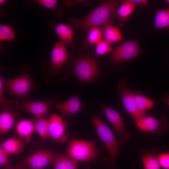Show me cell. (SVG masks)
<instances>
[{
	"label": "cell",
	"mask_w": 169,
	"mask_h": 169,
	"mask_svg": "<svg viewBox=\"0 0 169 169\" xmlns=\"http://www.w3.org/2000/svg\"><path fill=\"white\" fill-rule=\"evenodd\" d=\"M135 5L142 8L146 7L148 3V1L146 0H131Z\"/></svg>",
	"instance_id": "obj_34"
},
{
	"label": "cell",
	"mask_w": 169,
	"mask_h": 169,
	"mask_svg": "<svg viewBox=\"0 0 169 169\" xmlns=\"http://www.w3.org/2000/svg\"><path fill=\"white\" fill-rule=\"evenodd\" d=\"M26 166L23 163H18L14 166L10 164L7 167L9 169H26Z\"/></svg>",
	"instance_id": "obj_35"
},
{
	"label": "cell",
	"mask_w": 169,
	"mask_h": 169,
	"mask_svg": "<svg viewBox=\"0 0 169 169\" xmlns=\"http://www.w3.org/2000/svg\"><path fill=\"white\" fill-rule=\"evenodd\" d=\"M6 1L5 0H0V6H1L3 5L6 2Z\"/></svg>",
	"instance_id": "obj_36"
},
{
	"label": "cell",
	"mask_w": 169,
	"mask_h": 169,
	"mask_svg": "<svg viewBox=\"0 0 169 169\" xmlns=\"http://www.w3.org/2000/svg\"><path fill=\"white\" fill-rule=\"evenodd\" d=\"M122 1L111 0L105 1L82 18L72 19L71 25L75 28L86 32L92 28L112 24L113 21L112 14Z\"/></svg>",
	"instance_id": "obj_1"
},
{
	"label": "cell",
	"mask_w": 169,
	"mask_h": 169,
	"mask_svg": "<svg viewBox=\"0 0 169 169\" xmlns=\"http://www.w3.org/2000/svg\"><path fill=\"white\" fill-rule=\"evenodd\" d=\"M55 30L61 42L67 44L73 43L74 32L71 26L64 23H59L55 26Z\"/></svg>",
	"instance_id": "obj_22"
},
{
	"label": "cell",
	"mask_w": 169,
	"mask_h": 169,
	"mask_svg": "<svg viewBox=\"0 0 169 169\" xmlns=\"http://www.w3.org/2000/svg\"><path fill=\"white\" fill-rule=\"evenodd\" d=\"M4 90L15 96L24 98L29 94L34 83L28 72H24L17 77L4 80Z\"/></svg>",
	"instance_id": "obj_5"
},
{
	"label": "cell",
	"mask_w": 169,
	"mask_h": 169,
	"mask_svg": "<svg viewBox=\"0 0 169 169\" xmlns=\"http://www.w3.org/2000/svg\"><path fill=\"white\" fill-rule=\"evenodd\" d=\"M34 2L47 8L56 11L58 10L57 0H36Z\"/></svg>",
	"instance_id": "obj_30"
},
{
	"label": "cell",
	"mask_w": 169,
	"mask_h": 169,
	"mask_svg": "<svg viewBox=\"0 0 169 169\" xmlns=\"http://www.w3.org/2000/svg\"><path fill=\"white\" fill-rule=\"evenodd\" d=\"M9 154L0 145V165L4 167L8 166L10 164L9 159Z\"/></svg>",
	"instance_id": "obj_32"
},
{
	"label": "cell",
	"mask_w": 169,
	"mask_h": 169,
	"mask_svg": "<svg viewBox=\"0 0 169 169\" xmlns=\"http://www.w3.org/2000/svg\"><path fill=\"white\" fill-rule=\"evenodd\" d=\"M117 90L125 109L136 122L145 115L141 113L137 109L133 96L127 89L125 80L119 83Z\"/></svg>",
	"instance_id": "obj_11"
},
{
	"label": "cell",
	"mask_w": 169,
	"mask_h": 169,
	"mask_svg": "<svg viewBox=\"0 0 169 169\" xmlns=\"http://www.w3.org/2000/svg\"><path fill=\"white\" fill-rule=\"evenodd\" d=\"M9 107L25 111L36 117H44L49 112L53 101L51 100L38 101L12 100H6Z\"/></svg>",
	"instance_id": "obj_6"
},
{
	"label": "cell",
	"mask_w": 169,
	"mask_h": 169,
	"mask_svg": "<svg viewBox=\"0 0 169 169\" xmlns=\"http://www.w3.org/2000/svg\"><path fill=\"white\" fill-rule=\"evenodd\" d=\"M136 6L131 0H123L114 15L121 22H126L135 10Z\"/></svg>",
	"instance_id": "obj_16"
},
{
	"label": "cell",
	"mask_w": 169,
	"mask_h": 169,
	"mask_svg": "<svg viewBox=\"0 0 169 169\" xmlns=\"http://www.w3.org/2000/svg\"><path fill=\"white\" fill-rule=\"evenodd\" d=\"M157 157L161 168L169 169V151L159 153Z\"/></svg>",
	"instance_id": "obj_29"
},
{
	"label": "cell",
	"mask_w": 169,
	"mask_h": 169,
	"mask_svg": "<svg viewBox=\"0 0 169 169\" xmlns=\"http://www.w3.org/2000/svg\"><path fill=\"white\" fill-rule=\"evenodd\" d=\"M91 118L98 136L107 149L110 163L114 165L120 152L121 144L110 129L98 115L92 114Z\"/></svg>",
	"instance_id": "obj_3"
},
{
	"label": "cell",
	"mask_w": 169,
	"mask_h": 169,
	"mask_svg": "<svg viewBox=\"0 0 169 169\" xmlns=\"http://www.w3.org/2000/svg\"><path fill=\"white\" fill-rule=\"evenodd\" d=\"M88 35V40L90 44H96L102 40V30L98 27L91 28L89 31Z\"/></svg>",
	"instance_id": "obj_27"
},
{
	"label": "cell",
	"mask_w": 169,
	"mask_h": 169,
	"mask_svg": "<svg viewBox=\"0 0 169 169\" xmlns=\"http://www.w3.org/2000/svg\"><path fill=\"white\" fill-rule=\"evenodd\" d=\"M129 90L133 96L136 107L141 113L145 115L147 110L153 107L154 102L152 100L143 96L138 91Z\"/></svg>",
	"instance_id": "obj_19"
},
{
	"label": "cell",
	"mask_w": 169,
	"mask_h": 169,
	"mask_svg": "<svg viewBox=\"0 0 169 169\" xmlns=\"http://www.w3.org/2000/svg\"><path fill=\"white\" fill-rule=\"evenodd\" d=\"M103 39L110 43H117L123 40V35L120 30L111 23L103 26L102 29Z\"/></svg>",
	"instance_id": "obj_17"
},
{
	"label": "cell",
	"mask_w": 169,
	"mask_h": 169,
	"mask_svg": "<svg viewBox=\"0 0 169 169\" xmlns=\"http://www.w3.org/2000/svg\"><path fill=\"white\" fill-rule=\"evenodd\" d=\"M16 115L8 109L4 110L0 114V133H6L14 125Z\"/></svg>",
	"instance_id": "obj_21"
},
{
	"label": "cell",
	"mask_w": 169,
	"mask_h": 169,
	"mask_svg": "<svg viewBox=\"0 0 169 169\" xmlns=\"http://www.w3.org/2000/svg\"><path fill=\"white\" fill-rule=\"evenodd\" d=\"M138 128L142 131L161 135L167 130L168 123L166 116L162 115L158 119L148 115H144L136 122Z\"/></svg>",
	"instance_id": "obj_8"
},
{
	"label": "cell",
	"mask_w": 169,
	"mask_h": 169,
	"mask_svg": "<svg viewBox=\"0 0 169 169\" xmlns=\"http://www.w3.org/2000/svg\"><path fill=\"white\" fill-rule=\"evenodd\" d=\"M56 108L63 116H66L81 111L83 109V105L79 97L75 95L65 102L58 104Z\"/></svg>",
	"instance_id": "obj_14"
},
{
	"label": "cell",
	"mask_w": 169,
	"mask_h": 169,
	"mask_svg": "<svg viewBox=\"0 0 169 169\" xmlns=\"http://www.w3.org/2000/svg\"><path fill=\"white\" fill-rule=\"evenodd\" d=\"M16 131L20 138L25 144L29 142L35 130L34 122L31 120L22 119L17 124Z\"/></svg>",
	"instance_id": "obj_15"
},
{
	"label": "cell",
	"mask_w": 169,
	"mask_h": 169,
	"mask_svg": "<svg viewBox=\"0 0 169 169\" xmlns=\"http://www.w3.org/2000/svg\"><path fill=\"white\" fill-rule=\"evenodd\" d=\"M16 37L14 30L10 26L6 24L0 26V41H13Z\"/></svg>",
	"instance_id": "obj_26"
},
{
	"label": "cell",
	"mask_w": 169,
	"mask_h": 169,
	"mask_svg": "<svg viewBox=\"0 0 169 169\" xmlns=\"http://www.w3.org/2000/svg\"><path fill=\"white\" fill-rule=\"evenodd\" d=\"M34 124L35 130L41 137L44 139L50 137L48 119L44 117H36Z\"/></svg>",
	"instance_id": "obj_24"
},
{
	"label": "cell",
	"mask_w": 169,
	"mask_h": 169,
	"mask_svg": "<svg viewBox=\"0 0 169 169\" xmlns=\"http://www.w3.org/2000/svg\"><path fill=\"white\" fill-rule=\"evenodd\" d=\"M90 2L87 0H67L64 1V3L67 6L71 7L76 5L87 4Z\"/></svg>",
	"instance_id": "obj_33"
},
{
	"label": "cell",
	"mask_w": 169,
	"mask_h": 169,
	"mask_svg": "<svg viewBox=\"0 0 169 169\" xmlns=\"http://www.w3.org/2000/svg\"><path fill=\"white\" fill-rule=\"evenodd\" d=\"M154 23V30L163 29L169 33V5L156 11Z\"/></svg>",
	"instance_id": "obj_23"
},
{
	"label": "cell",
	"mask_w": 169,
	"mask_h": 169,
	"mask_svg": "<svg viewBox=\"0 0 169 169\" xmlns=\"http://www.w3.org/2000/svg\"><path fill=\"white\" fill-rule=\"evenodd\" d=\"M98 63L90 56L80 57L76 60L74 65V73L79 81L83 83L94 81L99 72Z\"/></svg>",
	"instance_id": "obj_4"
},
{
	"label": "cell",
	"mask_w": 169,
	"mask_h": 169,
	"mask_svg": "<svg viewBox=\"0 0 169 169\" xmlns=\"http://www.w3.org/2000/svg\"><path fill=\"white\" fill-rule=\"evenodd\" d=\"M165 2L169 5V0H165Z\"/></svg>",
	"instance_id": "obj_38"
},
{
	"label": "cell",
	"mask_w": 169,
	"mask_h": 169,
	"mask_svg": "<svg viewBox=\"0 0 169 169\" xmlns=\"http://www.w3.org/2000/svg\"><path fill=\"white\" fill-rule=\"evenodd\" d=\"M4 79L0 76V104L1 109L4 110L9 109V107L8 106L6 100L5 99L4 94Z\"/></svg>",
	"instance_id": "obj_31"
},
{
	"label": "cell",
	"mask_w": 169,
	"mask_h": 169,
	"mask_svg": "<svg viewBox=\"0 0 169 169\" xmlns=\"http://www.w3.org/2000/svg\"><path fill=\"white\" fill-rule=\"evenodd\" d=\"M3 169H9L8 167H5Z\"/></svg>",
	"instance_id": "obj_39"
},
{
	"label": "cell",
	"mask_w": 169,
	"mask_h": 169,
	"mask_svg": "<svg viewBox=\"0 0 169 169\" xmlns=\"http://www.w3.org/2000/svg\"><path fill=\"white\" fill-rule=\"evenodd\" d=\"M25 144L20 139L10 138L3 141L1 146L9 155L16 156L23 151Z\"/></svg>",
	"instance_id": "obj_20"
},
{
	"label": "cell",
	"mask_w": 169,
	"mask_h": 169,
	"mask_svg": "<svg viewBox=\"0 0 169 169\" xmlns=\"http://www.w3.org/2000/svg\"><path fill=\"white\" fill-rule=\"evenodd\" d=\"M157 156L147 152L141 154V160L145 169H161Z\"/></svg>",
	"instance_id": "obj_25"
},
{
	"label": "cell",
	"mask_w": 169,
	"mask_h": 169,
	"mask_svg": "<svg viewBox=\"0 0 169 169\" xmlns=\"http://www.w3.org/2000/svg\"><path fill=\"white\" fill-rule=\"evenodd\" d=\"M95 50L96 54L98 55H105L113 50L112 44L102 40L96 44Z\"/></svg>",
	"instance_id": "obj_28"
},
{
	"label": "cell",
	"mask_w": 169,
	"mask_h": 169,
	"mask_svg": "<svg viewBox=\"0 0 169 169\" xmlns=\"http://www.w3.org/2000/svg\"><path fill=\"white\" fill-rule=\"evenodd\" d=\"M100 105L118 135L120 144L127 143L130 139V134L126 131L120 115L113 109L102 103Z\"/></svg>",
	"instance_id": "obj_9"
},
{
	"label": "cell",
	"mask_w": 169,
	"mask_h": 169,
	"mask_svg": "<svg viewBox=\"0 0 169 169\" xmlns=\"http://www.w3.org/2000/svg\"><path fill=\"white\" fill-rule=\"evenodd\" d=\"M49 133L50 137L56 142H66L68 137L66 134L67 125L62 118L58 114H51L48 119Z\"/></svg>",
	"instance_id": "obj_13"
},
{
	"label": "cell",
	"mask_w": 169,
	"mask_h": 169,
	"mask_svg": "<svg viewBox=\"0 0 169 169\" xmlns=\"http://www.w3.org/2000/svg\"><path fill=\"white\" fill-rule=\"evenodd\" d=\"M100 151L95 140H72L66 150V155L78 162H94L99 159Z\"/></svg>",
	"instance_id": "obj_2"
},
{
	"label": "cell",
	"mask_w": 169,
	"mask_h": 169,
	"mask_svg": "<svg viewBox=\"0 0 169 169\" xmlns=\"http://www.w3.org/2000/svg\"><path fill=\"white\" fill-rule=\"evenodd\" d=\"M68 60L67 51L64 44L61 41L58 42L51 51L49 71L52 74H58Z\"/></svg>",
	"instance_id": "obj_12"
},
{
	"label": "cell",
	"mask_w": 169,
	"mask_h": 169,
	"mask_svg": "<svg viewBox=\"0 0 169 169\" xmlns=\"http://www.w3.org/2000/svg\"><path fill=\"white\" fill-rule=\"evenodd\" d=\"M166 102L169 106V95L167 96L166 98Z\"/></svg>",
	"instance_id": "obj_37"
},
{
	"label": "cell",
	"mask_w": 169,
	"mask_h": 169,
	"mask_svg": "<svg viewBox=\"0 0 169 169\" xmlns=\"http://www.w3.org/2000/svg\"><path fill=\"white\" fill-rule=\"evenodd\" d=\"M54 169H77V162L67 155L55 153L53 164Z\"/></svg>",
	"instance_id": "obj_18"
},
{
	"label": "cell",
	"mask_w": 169,
	"mask_h": 169,
	"mask_svg": "<svg viewBox=\"0 0 169 169\" xmlns=\"http://www.w3.org/2000/svg\"><path fill=\"white\" fill-rule=\"evenodd\" d=\"M55 154L51 150H40L24 157L23 163L31 169H41L53 164Z\"/></svg>",
	"instance_id": "obj_10"
},
{
	"label": "cell",
	"mask_w": 169,
	"mask_h": 169,
	"mask_svg": "<svg viewBox=\"0 0 169 169\" xmlns=\"http://www.w3.org/2000/svg\"><path fill=\"white\" fill-rule=\"evenodd\" d=\"M142 52L138 40L126 41L117 46L113 50L110 60L114 64L130 61Z\"/></svg>",
	"instance_id": "obj_7"
}]
</instances>
